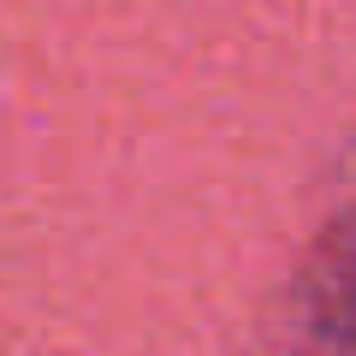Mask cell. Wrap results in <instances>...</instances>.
I'll list each match as a JSON object with an SVG mask.
<instances>
[{
  "mask_svg": "<svg viewBox=\"0 0 356 356\" xmlns=\"http://www.w3.org/2000/svg\"><path fill=\"white\" fill-rule=\"evenodd\" d=\"M315 327L327 339L356 344V238L332 243V255L315 273Z\"/></svg>",
  "mask_w": 356,
  "mask_h": 356,
  "instance_id": "6da1fadb",
  "label": "cell"
}]
</instances>
